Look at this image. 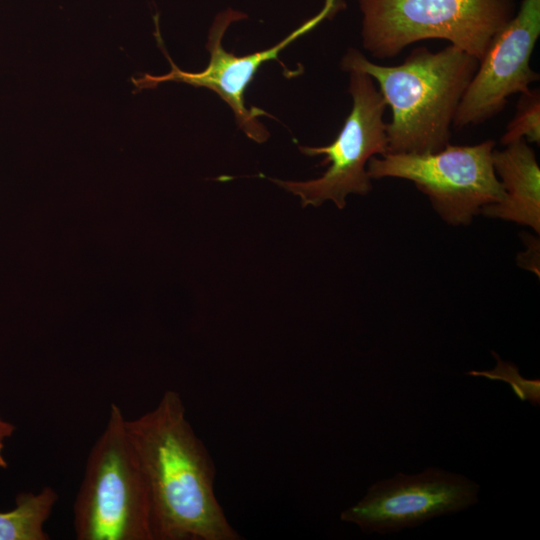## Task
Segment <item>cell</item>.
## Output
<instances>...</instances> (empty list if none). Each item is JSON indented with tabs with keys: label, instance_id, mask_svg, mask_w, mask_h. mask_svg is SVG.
<instances>
[{
	"label": "cell",
	"instance_id": "obj_1",
	"mask_svg": "<svg viewBox=\"0 0 540 540\" xmlns=\"http://www.w3.org/2000/svg\"><path fill=\"white\" fill-rule=\"evenodd\" d=\"M148 489L154 540H237L214 492L215 466L180 394L125 422Z\"/></svg>",
	"mask_w": 540,
	"mask_h": 540
},
{
	"label": "cell",
	"instance_id": "obj_2",
	"mask_svg": "<svg viewBox=\"0 0 540 540\" xmlns=\"http://www.w3.org/2000/svg\"><path fill=\"white\" fill-rule=\"evenodd\" d=\"M479 60L448 45L438 51L415 47L399 65L368 60L350 48L341 60L344 71L374 79L387 107V153H431L449 144L451 126Z\"/></svg>",
	"mask_w": 540,
	"mask_h": 540
},
{
	"label": "cell",
	"instance_id": "obj_3",
	"mask_svg": "<svg viewBox=\"0 0 540 540\" xmlns=\"http://www.w3.org/2000/svg\"><path fill=\"white\" fill-rule=\"evenodd\" d=\"M125 422L112 403L73 505L78 540H154L148 489Z\"/></svg>",
	"mask_w": 540,
	"mask_h": 540
},
{
	"label": "cell",
	"instance_id": "obj_4",
	"mask_svg": "<svg viewBox=\"0 0 540 540\" xmlns=\"http://www.w3.org/2000/svg\"><path fill=\"white\" fill-rule=\"evenodd\" d=\"M362 44L377 59L407 46L444 39L480 61L515 15L516 0H359Z\"/></svg>",
	"mask_w": 540,
	"mask_h": 540
},
{
	"label": "cell",
	"instance_id": "obj_5",
	"mask_svg": "<svg viewBox=\"0 0 540 540\" xmlns=\"http://www.w3.org/2000/svg\"><path fill=\"white\" fill-rule=\"evenodd\" d=\"M495 141L476 145H451L431 153H386L371 157V179L399 178L414 183L447 223L467 225L482 207L504 197L495 174L492 153Z\"/></svg>",
	"mask_w": 540,
	"mask_h": 540
},
{
	"label": "cell",
	"instance_id": "obj_6",
	"mask_svg": "<svg viewBox=\"0 0 540 540\" xmlns=\"http://www.w3.org/2000/svg\"><path fill=\"white\" fill-rule=\"evenodd\" d=\"M349 73L352 108L335 140L327 146L299 147L307 156L324 155L320 165H329L327 170L307 181L267 178L298 196L303 207L330 200L343 209L349 194H368L372 184L366 165L371 157L387 153V104L368 74Z\"/></svg>",
	"mask_w": 540,
	"mask_h": 540
},
{
	"label": "cell",
	"instance_id": "obj_7",
	"mask_svg": "<svg viewBox=\"0 0 540 540\" xmlns=\"http://www.w3.org/2000/svg\"><path fill=\"white\" fill-rule=\"evenodd\" d=\"M344 6L342 0H326L324 7L316 16L304 22L282 41L271 48L246 56H236L231 52H227L222 46V39L229 25L246 18V14L232 9L223 11L216 16L208 34L206 48L210 53L209 64L199 72L183 71L174 64L163 46L158 22L155 20V37L158 46L171 65V70L168 74L162 76L144 74L140 78H133L132 82L137 87V90L153 88L166 81L182 82L195 87L210 89L230 106L234 112L237 125L251 140L257 143L265 142L269 138V132L259 122L258 117L261 115L269 116V114L257 107H246L244 93L248 85L264 62L269 60L278 61L285 70L286 67L279 61L278 55L280 51L303 34L314 29L324 19L332 18Z\"/></svg>",
	"mask_w": 540,
	"mask_h": 540
},
{
	"label": "cell",
	"instance_id": "obj_8",
	"mask_svg": "<svg viewBox=\"0 0 540 540\" xmlns=\"http://www.w3.org/2000/svg\"><path fill=\"white\" fill-rule=\"evenodd\" d=\"M480 486L473 480L436 467L374 483L341 520L365 533L386 534L413 528L438 516L463 511L478 501Z\"/></svg>",
	"mask_w": 540,
	"mask_h": 540
},
{
	"label": "cell",
	"instance_id": "obj_9",
	"mask_svg": "<svg viewBox=\"0 0 540 540\" xmlns=\"http://www.w3.org/2000/svg\"><path fill=\"white\" fill-rule=\"evenodd\" d=\"M540 36V0H522L520 9L492 38L457 108L453 125H481L499 114L508 98L527 93L539 74L530 66Z\"/></svg>",
	"mask_w": 540,
	"mask_h": 540
},
{
	"label": "cell",
	"instance_id": "obj_10",
	"mask_svg": "<svg viewBox=\"0 0 540 540\" xmlns=\"http://www.w3.org/2000/svg\"><path fill=\"white\" fill-rule=\"evenodd\" d=\"M492 162L504 197L482 207L487 217L499 218L540 231V168L532 147L524 139L493 150Z\"/></svg>",
	"mask_w": 540,
	"mask_h": 540
},
{
	"label": "cell",
	"instance_id": "obj_11",
	"mask_svg": "<svg viewBox=\"0 0 540 540\" xmlns=\"http://www.w3.org/2000/svg\"><path fill=\"white\" fill-rule=\"evenodd\" d=\"M58 498V493L50 486L38 493L18 494L14 509L0 512V540L50 539L44 527Z\"/></svg>",
	"mask_w": 540,
	"mask_h": 540
},
{
	"label": "cell",
	"instance_id": "obj_12",
	"mask_svg": "<svg viewBox=\"0 0 540 540\" xmlns=\"http://www.w3.org/2000/svg\"><path fill=\"white\" fill-rule=\"evenodd\" d=\"M519 139L528 143L540 142V93L538 89H530L521 94L517 103V111L509 122L506 132L501 137L503 145L511 144Z\"/></svg>",
	"mask_w": 540,
	"mask_h": 540
},
{
	"label": "cell",
	"instance_id": "obj_13",
	"mask_svg": "<svg viewBox=\"0 0 540 540\" xmlns=\"http://www.w3.org/2000/svg\"><path fill=\"white\" fill-rule=\"evenodd\" d=\"M492 354L497 360V365L492 370L470 371L467 374L507 382L520 400L529 401L532 405L538 406L540 403V381L523 378L515 364L502 361L494 352Z\"/></svg>",
	"mask_w": 540,
	"mask_h": 540
},
{
	"label": "cell",
	"instance_id": "obj_14",
	"mask_svg": "<svg viewBox=\"0 0 540 540\" xmlns=\"http://www.w3.org/2000/svg\"><path fill=\"white\" fill-rule=\"evenodd\" d=\"M15 430V426L12 423L4 421L0 418V468H7V461L3 455L4 442L7 438L11 437Z\"/></svg>",
	"mask_w": 540,
	"mask_h": 540
}]
</instances>
